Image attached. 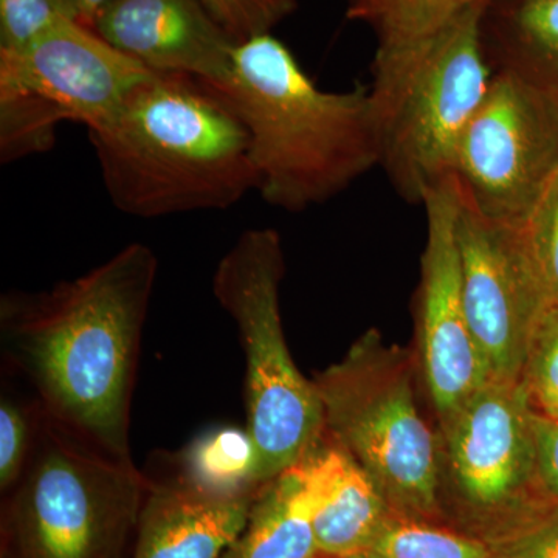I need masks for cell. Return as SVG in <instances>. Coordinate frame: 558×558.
<instances>
[{
	"label": "cell",
	"instance_id": "obj_1",
	"mask_svg": "<svg viewBox=\"0 0 558 558\" xmlns=\"http://www.w3.org/2000/svg\"><path fill=\"white\" fill-rule=\"evenodd\" d=\"M159 259L132 242L75 279L0 299L7 366L39 409L105 453L134 461L131 410Z\"/></svg>",
	"mask_w": 558,
	"mask_h": 558
},
{
	"label": "cell",
	"instance_id": "obj_2",
	"mask_svg": "<svg viewBox=\"0 0 558 558\" xmlns=\"http://www.w3.org/2000/svg\"><path fill=\"white\" fill-rule=\"evenodd\" d=\"M89 137L110 202L134 218L219 211L258 191L241 117L194 76L150 73Z\"/></svg>",
	"mask_w": 558,
	"mask_h": 558
},
{
	"label": "cell",
	"instance_id": "obj_3",
	"mask_svg": "<svg viewBox=\"0 0 558 558\" xmlns=\"http://www.w3.org/2000/svg\"><path fill=\"white\" fill-rule=\"evenodd\" d=\"M226 95L248 132L264 202L284 211L326 204L379 168L369 86L329 92L271 33L234 47Z\"/></svg>",
	"mask_w": 558,
	"mask_h": 558
},
{
	"label": "cell",
	"instance_id": "obj_4",
	"mask_svg": "<svg viewBox=\"0 0 558 558\" xmlns=\"http://www.w3.org/2000/svg\"><path fill=\"white\" fill-rule=\"evenodd\" d=\"M487 3L459 11L421 38L376 49L369 89L379 168L409 204L422 205L453 174L459 142L486 97L494 75L483 44Z\"/></svg>",
	"mask_w": 558,
	"mask_h": 558
},
{
	"label": "cell",
	"instance_id": "obj_5",
	"mask_svg": "<svg viewBox=\"0 0 558 558\" xmlns=\"http://www.w3.org/2000/svg\"><path fill=\"white\" fill-rule=\"evenodd\" d=\"M148 475L40 410L27 469L3 506L2 558H126Z\"/></svg>",
	"mask_w": 558,
	"mask_h": 558
},
{
	"label": "cell",
	"instance_id": "obj_6",
	"mask_svg": "<svg viewBox=\"0 0 558 558\" xmlns=\"http://www.w3.org/2000/svg\"><path fill=\"white\" fill-rule=\"evenodd\" d=\"M286 263L274 229L244 231L220 258L213 293L236 325L245 357V429L255 447L258 486L303 461L325 436L314 381L296 368L281 317Z\"/></svg>",
	"mask_w": 558,
	"mask_h": 558
},
{
	"label": "cell",
	"instance_id": "obj_7",
	"mask_svg": "<svg viewBox=\"0 0 558 558\" xmlns=\"http://www.w3.org/2000/svg\"><path fill=\"white\" fill-rule=\"evenodd\" d=\"M410 355L371 329L314 376L326 435L357 461L403 515L438 510L440 457L414 399Z\"/></svg>",
	"mask_w": 558,
	"mask_h": 558
},
{
	"label": "cell",
	"instance_id": "obj_8",
	"mask_svg": "<svg viewBox=\"0 0 558 558\" xmlns=\"http://www.w3.org/2000/svg\"><path fill=\"white\" fill-rule=\"evenodd\" d=\"M150 73L75 20L25 49L0 51V160L46 153L65 121L100 130Z\"/></svg>",
	"mask_w": 558,
	"mask_h": 558
},
{
	"label": "cell",
	"instance_id": "obj_9",
	"mask_svg": "<svg viewBox=\"0 0 558 558\" xmlns=\"http://www.w3.org/2000/svg\"><path fill=\"white\" fill-rule=\"evenodd\" d=\"M557 171L558 90L494 72L459 142V193L486 218L519 223Z\"/></svg>",
	"mask_w": 558,
	"mask_h": 558
},
{
	"label": "cell",
	"instance_id": "obj_10",
	"mask_svg": "<svg viewBox=\"0 0 558 558\" xmlns=\"http://www.w3.org/2000/svg\"><path fill=\"white\" fill-rule=\"evenodd\" d=\"M457 238L465 314L488 379L521 380L548 306L519 227L481 215L458 190Z\"/></svg>",
	"mask_w": 558,
	"mask_h": 558
},
{
	"label": "cell",
	"instance_id": "obj_11",
	"mask_svg": "<svg viewBox=\"0 0 558 558\" xmlns=\"http://www.w3.org/2000/svg\"><path fill=\"white\" fill-rule=\"evenodd\" d=\"M535 413L523 380H488L440 418L446 475L476 508H508L513 517L549 498L539 483Z\"/></svg>",
	"mask_w": 558,
	"mask_h": 558
},
{
	"label": "cell",
	"instance_id": "obj_12",
	"mask_svg": "<svg viewBox=\"0 0 558 558\" xmlns=\"http://www.w3.org/2000/svg\"><path fill=\"white\" fill-rule=\"evenodd\" d=\"M422 207L427 241L417 290L418 354L429 398L446 418L490 379L465 314L453 175L429 190Z\"/></svg>",
	"mask_w": 558,
	"mask_h": 558
},
{
	"label": "cell",
	"instance_id": "obj_13",
	"mask_svg": "<svg viewBox=\"0 0 558 558\" xmlns=\"http://www.w3.org/2000/svg\"><path fill=\"white\" fill-rule=\"evenodd\" d=\"M90 28L150 72L215 87L229 76L238 46L202 0H110Z\"/></svg>",
	"mask_w": 558,
	"mask_h": 558
},
{
	"label": "cell",
	"instance_id": "obj_14",
	"mask_svg": "<svg viewBox=\"0 0 558 558\" xmlns=\"http://www.w3.org/2000/svg\"><path fill=\"white\" fill-rule=\"evenodd\" d=\"M159 475H148L131 558L226 556L247 526L260 487L220 492L201 486L178 458Z\"/></svg>",
	"mask_w": 558,
	"mask_h": 558
},
{
	"label": "cell",
	"instance_id": "obj_15",
	"mask_svg": "<svg viewBox=\"0 0 558 558\" xmlns=\"http://www.w3.org/2000/svg\"><path fill=\"white\" fill-rule=\"evenodd\" d=\"M306 462L317 495L314 529L319 557L368 553L392 512L379 486L326 433Z\"/></svg>",
	"mask_w": 558,
	"mask_h": 558
},
{
	"label": "cell",
	"instance_id": "obj_16",
	"mask_svg": "<svg viewBox=\"0 0 558 558\" xmlns=\"http://www.w3.org/2000/svg\"><path fill=\"white\" fill-rule=\"evenodd\" d=\"M306 458L260 487L247 526L222 558H318Z\"/></svg>",
	"mask_w": 558,
	"mask_h": 558
},
{
	"label": "cell",
	"instance_id": "obj_17",
	"mask_svg": "<svg viewBox=\"0 0 558 558\" xmlns=\"http://www.w3.org/2000/svg\"><path fill=\"white\" fill-rule=\"evenodd\" d=\"M483 44L492 72L519 73L558 90V0H490Z\"/></svg>",
	"mask_w": 558,
	"mask_h": 558
},
{
	"label": "cell",
	"instance_id": "obj_18",
	"mask_svg": "<svg viewBox=\"0 0 558 558\" xmlns=\"http://www.w3.org/2000/svg\"><path fill=\"white\" fill-rule=\"evenodd\" d=\"M190 478L220 492L263 487L255 483V447L247 429L215 428L202 433L178 458Z\"/></svg>",
	"mask_w": 558,
	"mask_h": 558
},
{
	"label": "cell",
	"instance_id": "obj_19",
	"mask_svg": "<svg viewBox=\"0 0 558 558\" xmlns=\"http://www.w3.org/2000/svg\"><path fill=\"white\" fill-rule=\"evenodd\" d=\"M369 558H490L487 543L418 523L392 510L374 539Z\"/></svg>",
	"mask_w": 558,
	"mask_h": 558
},
{
	"label": "cell",
	"instance_id": "obj_20",
	"mask_svg": "<svg viewBox=\"0 0 558 558\" xmlns=\"http://www.w3.org/2000/svg\"><path fill=\"white\" fill-rule=\"evenodd\" d=\"M490 0H373L357 21L368 22L377 49L400 46L428 35L459 11Z\"/></svg>",
	"mask_w": 558,
	"mask_h": 558
},
{
	"label": "cell",
	"instance_id": "obj_21",
	"mask_svg": "<svg viewBox=\"0 0 558 558\" xmlns=\"http://www.w3.org/2000/svg\"><path fill=\"white\" fill-rule=\"evenodd\" d=\"M517 227L548 314H558V171Z\"/></svg>",
	"mask_w": 558,
	"mask_h": 558
},
{
	"label": "cell",
	"instance_id": "obj_22",
	"mask_svg": "<svg viewBox=\"0 0 558 558\" xmlns=\"http://www.w3.org/2000/svg\"><path fill=\"white\" fill-rule=\"evenodd\" d=\"M487 546L490 558H558V499L510 517Z\"/></svg>",
	"mask_w": 558,
	"mask_h": 558
},
{
	"label": "cell",
	"instance_id": "obj_23",
	"mask_svg": "<svg viewBox=\"0 0 558 558\" xmlns=\"http://www.w3.org/2000/svg\"><path fill=\"white\" fill-rule=\"evenodd\" d=\"M38 402L13 398L2 392L0 399V490L9 494L27 469L38 436Z\"/></svg>",
	"mask_w": 558,
	"mask_h": 558
},
{
	"label": "cell",
	"instance_id": "obj_24",
	"mask_svg": "<svg viewBox=\"0 0 558 558\" xmlns=\"http://www.w3.org/2000/svg\"><path fill=\"white\" fill-rule=\"evenodd\" d=\"M62 20L80 21L75 0H0V51L25 49Z\"/></svg>",
	"mask_w": 558,
	"mask_h": 558
},
{
	"label": "cell",
	"instance_id": "obj_25",
	"mask_svg": "<svg viewBox=\"0 0 558 558\" xmlns=\"http://www.w3.org/2000/svg\"><path fill=\"white\" fill-rule=\"evenodd\" d=\"M521 380L535 411L558 417V314L549 312L543 318Z\"/></svg>",
	"mask_w": 558,
	"mask_h": 558
},
{
	"label": "cell",
	"instance_id": "obj_26",
	"mask_svg": "<svg viewBox=\"0 0 558 558\" xmlns=\"http://www.w3.org/2000/svg\"><path fill=\"white\" fill-rule=\"evenodd\" d=\"M234 43L271 33L296 10V0H202Z\"/></svg>",
	"mask_w": 558,
	"mask_h": 558
},
{
	"label": "cell",
	"instance_id": "obj_27",
	"mask_svg": "<svg viewBox=\"0 0 558 558\" xmlns=\"http://www.w3.org/2000/svg\"><path fill=\"white\" fill-rule=\"evenodd\" d=\"M538 476L549 498L558 499V417L535 413Z\"/></svg>",
	"mask_w": 558,
	"mask_h": 558
},
{
	"label": "cell",
	"instance_id": "obj_28",
	"mask_svg": "<svg viewBox=\"0 0 558 558\" xmlns=\"http://www.w3.org/2000/svg\"><path fill=\"white\" fill-rule=\"evenodd\" d=\"M81 24L90 27L97 14L110 2V0H75Z\"/></svg>",
	"mask_w": 558,
	"mask_h": 558
},
{
	"label": "cell",
	"instance_id": "obj_29",
	"mask_svg": "<svg viewBox=\"0 0 558 558\" xmlns=\"http://www.w3.org/2000/svg\"><path fill=\"white\" fill-rule=\"evenodd\" d=\"M373 0H349V17L357 20L360 13L369 5Z\"/></svg>",
	"mask_w": 558,
	"mask_h": 558
},
{
	"label": "cell",
	"instance_id": "obj_30",
	"mask_svg": "<svg viewBox=\"0 0 558 558\" xmlns=\"http://www.w3.org/2000/svg\"><path fill=\"white\" fill-rule=\"evenodd\" d=\"M322 558V557H318ZM348 558H369L368 556H365V554H362V556H354V557H348Z\"/></svg>",
	"mask_w": 558,
	"mask_h": 558
}]
</instances>
